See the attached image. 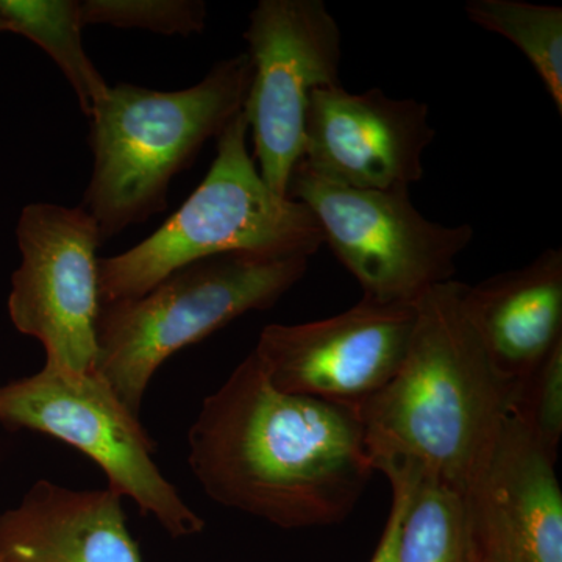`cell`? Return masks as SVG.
<instances>
[{
  "mask_svg": "<svg viewBox=\"0 0 562 562\" xmlns=\"http://www.w3.org/2000/svg\"><path fill=\"white\" fill-rule=\"evenodd\" d=\"M188 443L210 498L288 530L344 522L375 473L358 406L277 390L254 351L203 401Z\"/></svg>",
  "mask_w": 562,
  "mask_h": 562,
  "instance_id": "obj_1",
  "label": "cell"
},
{
  "mask_svg": "<svg viewBox=\"0 0 562 562\" xmlns=\"http://www.w3.org/2000/svg\"><path fill=\"white\" fill-rule=\"evenodd\" d=\"M462 290L461 281H446L417 302L401 369L358 406L373 471L413 468L460 492L509 395L468 319Z\"/></svg>",
  "mask_w": 562,
  "mask_h": 562,
  "instance_id": "obj_2",
  "label": "cell"
},
{
  "mask_svg": "<svg viewBox=\"0 0 562 562\" xmlns=\"http://www.w3.org/2000/svg\"><path fill=\"white\" fill-rule=\"evenodd\" d=\"M250 81L249 55L239 54L187 90L110 87L90 116L94 165L81 205L103 241L168 206L172 180L241 113Z\"/></svg>",
  "mask_w": 562,
  "mask_h": 562,
  "instance_id": "obj_3",
  "label": "cell"
},
{
  "mask_svg": "<svg viewBox=\"0 0 562 562\" xmlns=\"http://www.w3.org/2000/svg\"><path fill=\"white\" fill-rule=\"evenodd\" d=\"M244 111L216 138V158L188 201L131 250L99 258L101 306L149 292L177 269L225 254L312 258L324 246L303 203L280 198L247 149Z\"/></svg>",
  "mask_w": 562,
  "mask_h": 562,
  "instance_id": "obj_4",
  "label": "cell"
},
{
  "mask_svg": "<svg viewBox=\"0 0 562 562\" xmlns=\"http://www.w3.org/2000/svg\"><path fill=\"white\" fill-rule=\"evenodd\" d=\"M308 261L217 255L177 269L138 299L102 305L94 371L139 417L144 394L162 362L243 314L272 308L302 280Z\"/></svg>",
  "mask_w": 562,
  "mask_h": 562,
  "instance_id": "obj_5",
  "label": "cell"
},
{
  "mask_svg": "<svg viewBox=\"0 0 562 562\" xmlns=\"http://www.w3.org/2000/svg\"><path fill=\"white\" fill-rule=\"evenodd\" d=\"M288 198L303 203L324 243L360 283L364 301L417 305L432 288L453 280L458 257L471 246V225L425 217L409 192L355 190L299 162Z\"/></svg>",
  "mask_w": 562,
  "mask_h": 562,
  "instance_id": "obj_6",
  "label": "cell"
},
{
  "mask_svg": "<svg viewBox=\"0 0 562 562\" xmlns=\"http://www.w3.org/2000/svg\"><path fill=\"white\" fill-rule=\"evenodd\" d=\"M0 422L76 447L101 465L110 490L133 498L173 538L199 535L205 522L155 464L157 446L139 417L95 371L44 366L35 375L0 386Z\"/></svg>",
  "mask_w": 562,
  "mask_h": 562,
  "instance_id": "obj_7",
  "label": "cell"
},
{
  "mask_svg": "<svg viewBox=\"0 0 562 562\" xmlns=\"http://www.w3.org/2000/svg\"><path fill=\"white\" fill-rule=\"evenodd\" d=\"M244 40L251 81L243 111L254 160L269 190L288 198L313 91L341 85V29L324 0H261Z\"/></svg>",
  "mask_w": 562,
  "mask_h": 562,
  "instance_id": "obj_8",
  "label": "cell"
},
{
  "mask_svg": "<svg viewBox=\"0 0 562 562\" xmlns=\"http://www.w3.org/2000/svg\"><path fill=\"white\" fill-rule=\"evenodd\" d=\"M22 262L11 279L9 313L38 339L49 368L94 371L98 364V222L83 206L31 203L16 227Z\"/></svg>",
  "mask_w": 562,
  "mask_h": 562,
  "instance_id": "obj_9",
  "label": "cell"
},
{
  "mask_svg": "<svg viewBox=\"0 0 562 562\" xmlns=\"http://www.w3.org/2000/svg\"><path fill=\"white\" fill-rule=\"evenodd\" d=\"M417 305L364 301L328 319L268 325L254 353L279 391L360 406L394 379Z\"/></svg>",
  "mask_w": 562,
  "mask_h": 562,
  "instance_id": "obj_10",
  "label": "cell"
},
{
  "mask_svg": "<svg viewBox=\"0 0 562 562\" xmlns=\"http://www.w3.org/2000/svg\"><path fill=\"white\" fill-rule=\"evenodd\" d=\"M557 461L506 408L461 492L471 562H562Z\"/></svg>",
  "mask_w": 562,
  "mask_h": 562,
  "instance_id": "obj_11",
  "label": "cell"
},
{
  "mask_svg": "<svg viewBox=\"0 0 562 562\" xmlns=\"http://www.w3.org/2000/svg\"><path fill=\"white\" fill-rule=\"evenodd\" d=\"M435 136L427 103L336 85L313 91L301 162L355 190L409 192Z\"/></svg>",
  "mask_w": 562,
  "mask_h": 562,
  "instance_id": "obj_12",
  "label": "cell"
},
{
  "mask_svg": "<svg viewBox=\"0 0 562 562\" xmlns=\"http://www.w3.org/2000/svg\"><path fill=\"white\" fill-rule=\"evenodd\" d=\"M462 306L495 373L512 387L562 342L561 249L475 286L464 284Z\"/></svg>",
  "mask_w": 562,
  "mask_h": 562,
  "instance_id": "obj_13",
  "label": "cell"
},
{
  "mask_svg": "<svg viewBox=\"0 0 562 562\" xmlns=\"http://www.w3.org/2000/svg\"><path fill=\"white\" fill-rule=\"evenodd\" d=\"M0 562H143L121 495L40 480L0 514Z\"/></svg>",
  "mask_w": 562,
  "mask_h": 562,
  "instance_id": "obj_14",
  "label": "cell"
},
{
  "mask_svg": "<svg viewBox=\"0 0 562 562\" xmlns=\"http://www.w3.org/2000/svg\"><path fill=\"white\" fill-rule=\"evenodd\" d=\"M0 16L9 32L38 44L65 74L80 109L91 116L110 87L85 52L79 0H0Z\"/></svg>",
  "mask_w": 562,
  "mask_h": 562,
  "instance_id": "obj_15",
  "label": "cell"
},
{
  "mask_svg": "<svg viewBox=\"0 0 562 562\" xmlns=\"http://www.w3.org/2000/svg\"><path fill=\"white\" fill-rule=\"evenodd\" d=\"M469 21L517 47L562 114V9L524 0H469Z\"/></svg>",
  "mask_w": 562,
  "mask_h": 562,
  "instance_id": "obj_16",
  "label": "cell"
},
{
  "mask_svg": "<svg viewBox=\"0 0 562 562\" xmlns=\"http://www.w3.org/2000/svg\"><path fill=\"white\" fill-rule=\"evenodd\" d=\"M397 562H471L460 491L419 476L403 517Z\"/></svg>",
  "mask_w": 562,
  "mask_h": 562,
  "instance_id": "obj_17",
  "label": "cell"
},
{
  "mask_svg": "<svg viewBox=\"0 0 562 562\" xmlns=\"http://www.w3.org/2000/svg\"><path fill=\"white\" fill-rule=\"evenodd\" d=\"M87 25L139 29L166 36H191L205 31L209 9L202 0H85Z\"/></svg>",
  "mask_w": 562,
  "mask_h": 562,
  "instance_id": "obj_18",
  "label": "cell"
},
{
  "mask_svg": "<svg viewBox=\"0 0 562 562\" xmlns=\"http://www.w3.org/2000/svg\"><path fill=\"white\" fill-rule=\"evenodd\" d=\"M508 409L558 460L562 438V342L530 375L509 387Z\"/></svg>",
  "mask_w": 562,
  "mask_h": 562,
  "instance_id": "obj_19",
  "label": "cell"
},
{
  "mask_svg": "<svg viewBox=\"0 0 562 562\" xmlns=\"http://www.w3.org/2000/svg\"><path fill=\"white\" fill-rule=\"evenodd\" d=\"M390 480L392 490V502L386 527H384L382 539L373 553L371 562H397L398 538L403 517L408 509L413 492L419 482L420 473L416 469L403 468L397 471L384 473Z\"/></svg>",
  "mask_w": 562,
  "mask_h": 562,
  "instance_id": "obj_20",
  "label": "cell"
},
{
  "mask_svg": "<svg viewBox=\"0 0 562 562\" xmlns=\"http://www.w3.org/2000/svg\"><path fill=\"white\" fill-rule=\"evenodd\" d=\"M0 32H9V25L5 24L2 16H0Z\"/></svg>",
  "mask_w": 562,
  "mask_h": 562,
  "instance_id": "obj_21",
  "label": "cell"
}]
</instances>
